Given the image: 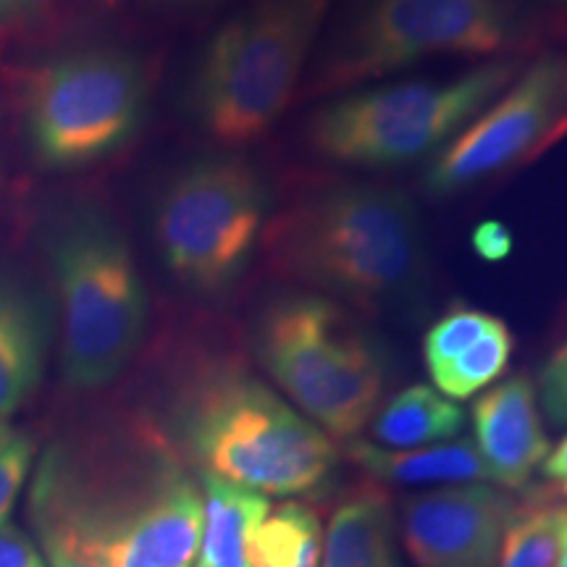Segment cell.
<instances>
[{
    "mask_svg": "<svg viewBox=\"0 0 567 567\" xmlns=\"http://www.w3.org/2000/svg\"><path fill=\"white\" fill-rule=\"evenodd\" d=\"M321 520L302 502H284L255 528L250 567H318Z\"/></svg>",
    "mask_w": 567,
    "mask_h": 567,
    "instance_id": "cell-20",
    "label": "cell"
},
{
    "mask_svg": "<svg viewBox=\"0 0 567 567\" xmlns=\"http://www.w3.org/2000/svg\"><path fill=\"white\" fill-rule=\"evenodd\" d=\"M174 431L203 473L271 496L313 492L339 446L292 402L239 365H216L184 389Z\"/></svg>",
    "mask_w": 567,
    "mask_h": 567,
    "instance_id": "cell-4",
    "label": "cell"
},
{
    "mask_svg": "<svg viewBox=\"0 0 567 567\" xmlns=\"http://www.w3.org/2000/svg\"><path fill=\"white\" fill-rule=\"evenodd\" d=\"M34 446L30 436L13 431L9 444L0 450V526L9 523V515L13 509V502L24 486L27 473H30Z\"/></svg>",
    "mask_w": 567,
    "mask_h": 567,
    "instance_id": "cell-22",
    "label": "cell"
},
{
    "mask_svg": "<svg viewBox=\"0 0 567 567\" xmlns=\"http://www.w3.org/2000/svg\"><path fill=\"white\" fill-rule=\"evenodd\" d=\"M203 536L195 567H250L255 528L271 509L266 494L203 473Z\"/></svg>",
    "mask_w": 567,
    "mask_h": 567,
    "instance_id": "cell-18",
    "label": "cell"
},
{
    "mask_svg": "<svg viewBox=\"0 0 567 567\" xmlns=\"http://www.w3.org/2000/svg\"><path fill=\"white\" fill-rule=\"evenodd\" d=\"M559 3H563V0H559Z\"/></svg>",
    "mask_w": 567,
    "mask_h": 567,
    "instance_id": "cell-32",
    "label": "cell"
},
{
    "mask_svg": "<svg viewBox=\"0 0 567 567\" xmlns=\"http://www.w3.org/2000/svg\"><path fill=\"white\" fill-rule=\"evenodd\" d=\"M473 444L488 481L505 492H520L542 467L551 444L538 410L536 384L526 373L509 375L473 402Z\"/></svg>",
    "mask_w": 567,
    "mask_h": 567,
    "instance_id": "cell-13",
    "label": "cell"
},
{
    "mask_svg": "<svg viewBox=\"0 0 567 567\" xmlns=\"http://www.w3.org/2000/svg\"><path fill=\"white\" fill-rule=\"evenodd\" d=\"M42 547L48 551V563H51V567H101L97 563H92V559L76 555V551L59 547V544H42Z\"/></svg>",
    "mask_w": 567,
    "mask_h": 567,
    "instance_id": "cell-28",
    "label": "cell"
},
{
    "mask_svg": "<svg viewBox=\"0 0 567 567\" xmlns=\"http://www.w3.org/2000/svg\"><path fill=\"white\" fill-rule=\"evenodd\" d=\"M471 239L473 250L486 264H502L513 255V231L502 221H481Z\"/></svg>",
    "mask_w": 567,
    "mask_h": 567,
    "instance_id": "cell-25",
    "label": "cell"
},
{
    "mask_svg": "<svg viewBox=\"0 0 567 567\" xmlns=\"http://www.w3.org/2000/svg\"><path fill=\"white\" fill-rule=\"evenodd\" d=\"M334 0H252L197 55L184 90L189 122L221 151L271 134L300 92Z\"/></svg>",
    "mask_w": 567,
    "mask_h": 567,
    "instance_id": "cell-3",
    "label": "cell"
},
{
    "mask_svg": "<svg viewBox=\"0 0 567 567\" xmlns=\"http://www.w3.org/2000/svg\"><path fill=\"white\" fill-rule=\"evenodd\" d=\"M542 473H544V478L559 481V484H565L567 481V434L559 439L557 446H551L549 455L544 457Z\"/></svg>",
    "mask_w": 567,
    "mask_h": 567,
    "instance_id": "cell-27",
    "label": "cell"
},
{
    "mask_svg": "<svg viewBox=\"0 0 567 567\" xmlns=\"http://www.w3.org/2000/svg\"><path fill=\"white\" fill-rule=\"evenodd\" d=\"M155 3L168 11H203V9H213V6L224 3V0H155Z\"/></svg>",
    "mask_w": 567,
    "mask_h": 567,
    "instance_id": "cell-29",
    "label": "cell"
},
{
    "mask_svg": "<svg viewBox=\"0 0 567 567\" xmlns=\"http://www.w3.org/2000/svg\"><path fill=\"white\" fill-rule=\"evenodd\" d=\"M48 0H0V27H21L40 19Z\"/></svg>",
    "mask_w": 567,
    "mask_h": 567,
    "instance_id": "cell-26",
    "label": "cell"
},
{
    "mask_svg": "<svg viewBox=\"0 0 567 567\" xmlns=\"http://www.w3.org/2000/svg\"><path fill=\"white\" fill-rule=\"evenodd\" d=\"M147 111V71L113 45L61 53L32 71L24 137L45 172H80L124 151Z\"/></svg>",
    "mask_w": 567,
    "mask_h": 567,
    "instance_id": "cell-10",
    "label": "cell"
},
{
    "mask_svg": "<svg viewBox=\"0 0 567 567\" xmlns=\"http://www.w3.org/2000/svg\"><path fill=\"white\" fill-rule=\"evenodd\" d=\"M252 350L284 400L331 439H354L379 413L389 381L384 344L347 305L284 289L258 310Z\"/></svg>",
    "mask_w": 567,
    "mask_h": 567,
    "instance_id": "cell-7",
    "label": "cell"
},
{
    "mask_svg": "<svg viewBox=\"0 0 567 567\" xmlns=\"http://www.w3.org/2000/svg\"><path fill=\"white\" fill-rule=\"evenodd\" d=\"M463 429V408L425 384L402 389L373 415L375 442L389 450H415V446L452 442Z\"/></svg>",
    "mask_w": 567,
    "mask_h": 567,
    "instance_id": "cell-19",
    "label": "cell"
},
{
    "mask_svg": "<svg viewBox=\"0 0 567 567\" xmlns=\"http://www.w3.org/2000/svg\"><path fill=\"white\" fill-rule=\"evenodd\" d=\"M51 339V297L19 268L0 264V423L40 386Z\"/></svg>",
    "mask_w": 567,
    "mask_h": 567,
    "instance_id": "cell-15",
    "label": "cell"
},
{
    "mask_svg": "<svg viewBox=\"0 0 567 567\" xmlns=\"http://www.w3.org/2000/svg\"><path fill=\"white\" fill-rule=\"evenodd\" d=\"M517 502L494 484H455L402 505V538L415 567H496Z\"/></svg>",
    "mask_w": 567,
    "mask_h": 567,
    "instance_id": "cell-12",
    "label": "cell"
},
{
    "mask_svg": "<svg viewBox=\"0 0 567 567\" xmlns=\"http://www.w3.org/2000/svg\"><path fill=\"white\" fill-rule=\"evenodd\" d=\"M520 63L484 61L450 80L375 82L331 95L305 124L310 153L354 172L434 161L515 80Z\"/></svg>",
    "mask_w": 567,
    "mask_h": 567,
    "instance_id": "cell-8",
    "label": "cell"
},
{
    "mask_svg": "<svg viewBox=\"0 0 567 567\" xmlns=\"http://www.w3.org/2000/svg\"><path fill=\"white\" fill-rule=\"evenodd\" d=\"M515 337L499 316L473 305H455L429 326L423 363L446 400H471L505 375Z\"/></svg>",
    "mask_w": 567,
    "mask_h": 567,
    "instance_id": "cell-14",
    "label": "cell"
},
{
    "mask_svg": "<svg viewBox=\"0 0 567 567\" xmlns=\"http://www.w3.org/2000/svg\"><path fill=\"white\" fill-rule=\"evenodd\" d=\"M0 567H48L30 536L21 534L17 526H0Z\"/></svg>",
    "mask_w": 567,
    "mask_h": 567,
    "instance_id": "cell-24",
    "label": "cell"
},
{
    "mask_svg": "<svg viewBox=\"0 0 567 567\" xmlns=\"http://www.w3.org/2000/svg\"><path fill=\"white\" fill-rule=\"evenodd\" d=\"M347 455L368 476L384 484H481L488 481L486 465L471 439L415 446V450H389V446L352 439ZM492 484V481H488Z\"/></svg>",
    "mask_w": 567,
    "mask_h": 567,
    "instance_id": "cell-16",
    "label": "cell"
},
{
    "mask_svg": "<svg viewBox=\"0 0 567 567\" xmlns=\"http://www.w3.org/2000/svg\"><path fill=\"white\" fill-rule=\"evenodd\" d=\"M536 30L526 0H352L313 55L308 95H342L442 55L499 61Z\"/></svg>",
    "mask_w": 567,
    "mask_h": 567,
    "instance_id": "cell-5",
    "label": "cell"
},
{
    "mask_svg": "<svg viewBox=\"0 0 567 567\" xmlns=\"http://www.w3.org/2000/svg\"><path fill=\"white\" fill-rule=\"evenodd\" d=\"M567 132V51L536 55L423 174L431 197H455L523 166Z\"/></svg>",
    "mask_w": 567,
    "mask_h": 567,
    "instance_id": "cell-11",
    "label": "cell"
},
{
    "mask_svg": "<svg viewBox=\"0 0 567 567\" xmlns=\"http://www.w3.org/2000/svg\"><path fill=\"white\" fill-rule=\"evenodd\" d=\"M13 436V429L9 423H0V450H3L6 444H9V439Z\"/></svg>",
    "mask_w": 567,
    "mask_h": 567,
    "instance_id": "cell-30",
    "label": "cell"
},
{
    "mask_svg": "<svg viewBox=\"0 0 567 567\" xmlns=\"http://www.w3.org/2000/svg\"><path fill=\"white\" fill-rule=\"evenodd\" d=\"M321 567H400L384 488L358 486L339 502L326 530Z\"/></svg>",
    "mask_w": 567,
    "mask_h": 567,
    "instance_id": "cell-17",
    "label": "cell"
},
{
    "mask_svg": "<svg viewBox=\"0 0 567 567\" xmlns=\"http://www.w3.org/2000/svg\"><path fill=\"white\" fill-rule=\"evenodd\" d=\"M557 567H567V528H565V536H563V547H559V563Z\"/></svg>",
    "mask_w": 567,
    "mask_h": 567,
    "instance_id": "cell-31",
    "label": "cell"
},
{
    "mask_svg": "<svg viewBox=\"0 0 567 567\" xmlns=\"http://www.w3.org/2000/svg\"><path fill=\"white\" fill-rule=\"evenodd\" d=\"M567 507L555 499L517 502L496 567H557Z\"/></svg>",
    "mask_w": 567,
    "mask_h": 567,
    "instance_id": "cell-21",
    "label": "cell"
},
{
    "mask_svg": "<svg viewBox=\"0 0 567 567\" xmlns=\"http://www.w3.org/2000/svg\"><path fill=\"white\" fill-rule=\"evenodd\" d=\"M260 247L276 279L360 316L410 310L431 292L421 210L392 184L318 182L268 218Z\"/></svg>",
    "mask_w": 567,
    "mask_h": 567,
    "instance_id": "cell-1",
    "label": "cell"
},
{
    "mask_svg": "<svg viewBox=\"0 0 567 567\" xmlns=\"http://www.w3.org/2000/svg\"><path fill=\"white\" fill-rule=\"evenodd\" d=\"M544 415L555 425H567V342L559 344L544 363L536 384Z\"/></svg>",
    "mask_w": 567,
    "mask_h": 567,
    "instance_id": "cell-23",
    "label": "cell"
},
{
    "mask_svg": "<svg viewBox=\"0 0 567 567\" xmlns=\"http://www.w3.org/2000/svg\"><path fill=\"white\" fill-rule=\"evenodd\" d=\"M42 544L101 567H189L200 549L203 488L168 460L137 486L105 488L51 452L32 494Z\"/></svg>",
    "mask_w": 567,
    "mask_h": 567,
    "instance_id": "cell-6",
    "label": "cell"
},
{
    "mask_svg": "<svg viewBox=\"0 0 567 567\" xmlns=\"http://www.w3.org/2000/svg\"><path fill=\"white\" fill-rule=\"evenodd\" d=\"M42 252L59 300L63 381L82 392L113 384L151 321L130 237L103 205L66 200L45 218Z\"/></svg>",
    "mask_w": 567,
    "mask_h": 567,
    "instance_id": "cell-2",
    "label": "cell"
},
{
    "mask_svg": "<svg viewBox=\"0 0 567 567\" xmlns=\"http://www.w3.org/2000/svg\"><path fill=\"white\" fill-rule=\"evenodd\" d=\"M271 193L237 151L197 155L176 168L153 205V239L172 279L203 300L237 289L264 245Z\"/></svg>",
    "mask_w": 567,
    "mask_h": 567,
    "instance_id": "cell-9",
    "label": "cell"
}]
</instances>
